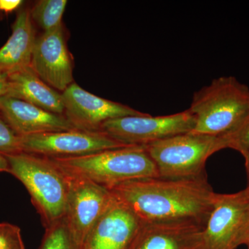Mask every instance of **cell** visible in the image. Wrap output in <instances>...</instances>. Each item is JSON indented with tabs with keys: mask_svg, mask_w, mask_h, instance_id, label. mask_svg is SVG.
I'll return each instance as SVG.
<instances>
[{
	"mask_svg": "<svg viewBox=\"0 0 249 249\" xmlns=\"http://www.w3.org/2000/svg\"><path fill=\"white\" fill-rule=\"evenodd\" d=\"M249 214L247 188L232 194H218L204 230L203 249H237Z\"/></svg>",
	"mask_w": 249,
	"mask_h": 249,
	"instance_id": "obj_9",
	"label": "cell"
},
{
	"mask_svg": "<svg viewBox=\"0 0 249 249\" xmlns=\"http://www.w3.org/2000/svg\"><path fill=\"white\" fill-rule=\"evenodd\" d=\"M38 249H80L72 239L65 219L45 229Z\"/></svg>",
	"mask_w": 249,
	"mask_h": 249,
	"instance_id": "obj_18",
	"label": "cell"
},
{
	"mask_svg": "<svg viewBox=\"0 0 249 249\" xmlns=\"http://www.w3.org/2000/svg\"><path fill=\"white\" fill-rule=\"evenodd\" d=\"M22 2L21 0H0V11L6 14L13 12L20 7Z\"/></svg>",
	"mask_w": 249,
	"mask_h": 249,
	"instance_id": "obj_22",
	"label": "cell"
},
{
	"mask_svg": "<svg viewBox=\"0 0 249 249\" xmlns=\"http://www.w3.org/2000/svg\"><path fill=\"white\" fill-rule=\"evenodd\" d=\"M0 249H26L19 227L10 223H0Z\"/></svg>",
	"mask_w": 249,
	"mask_h": 249,
	"instance_id": "obj_19",
	"label": "cell"
},
{
	"mask_svg": "<svg viewBox=\"0 0 249 249\" xmlns=\"http://www.w3.org/2000/svg\"><path fill=\"white\" fill-rule=\"evenodd\" d=\"M65 114L76 129L100 131L104 123L128 116H144L147 113L126 105L93 94L72 83L62 93Z\"/></svg>",
	"mask_w": 249,
	"mask_h": 249,
	"instance_id": "obj_10",
	"label": "cell"
},
{
	"mask_svg": "<svg viewBox=\"0 0 249 249\" xmlns=\"http://www.w3.org/2000/svg\"><path fill=\"white\" fill-rule=\"evenodd\" d=\"M9 76L0 72V97L6 96L9 93Z\"/></svg>",
	"mask_w": 249,
	"mask_h": 249,
	"instance_id": "obj_23",
	"label": "cell"
},
{
	"mask_svg": "<svg viewBox=\"0 0 249 249\" xmlns=\"http://www.w3.org/2000/svg\"><path fill=\"white\" fill-rule=\"evenodd\" d=\"M158 169L167 178H193L206 174L211 156L229 148L225 137L193 132L178 134L145 146Z\"/></svg>",
	"mask_w": 249,
	"mask_h": 249,
	"instance_id": "obj_5",
	"label": "cell"
},
{
	"mask_svg": "<svg viewBox=\"0 0 249 249\" xmlns=\"http://www.w3.org/2000/svg\"><path fill=\"white\" fill-rule=\"evenodd\" d=\"M9 173L24 185L45 229L62 220L70 191L69 174L52 159L27 152L4 155Z\"/></svg>",
	"mask_w": 249,
	"mask_h": 249,
	"instance_id": "obj_3",
	"label": "cell"
},
{
	"mask_svg": "<svg viewBox=\"0 0 249 249\" xmlns=\"http://www.w3.org/2000/svg\"><path fill=\"white\" fill-rule=\"evenodd\" d=\"M247 246H248V249H249V243L248 244V245H247Z\"/></svg>",
	"mask_w": 249,
	"mask_h": 249,
	"instance_id": "obj_27",
	"label": "cell"
},
{
	"mask_svg": "<svg viewBox=\"0 0 249 249\" xmlns=\"http://www.w3.org/2000/svg\"><path fill=\"white\" fill-rule=\"evenodd\" d=\"M68 1L67 0H40L30 9L33 22L43 32L53 30L62 24V19Z\"/></svg>",
	"mask_w": 249,
	"mask_h": 249,
	"instance_id": "obj_17",
	"label": "cell"
},
{
	"mask_svg": "<svg viewBox=\"0 0 249 249\" xmlns=\"http://www.w3.org/2000/svg\"><path fill=\"white\" fill-rule=\"evenodd\" d=\"M188 109L196 121L191 132L227 139L249 118V88L235 77H219L193 93Z\"/></svg>",
	"mask_w": 249,
	"mask_h": 249,
	"instance_id": "obj_2",
	"label": "cell"
},
{
	"mask_svg": "<svg viewBox=\"0 0 249 249\" xmlns=\"http://www.w3.org/2000/svg\"><path fill=\"white\" fill-rule=\"evenodd\" d=\"M36 37L30 9L19 10L12 34L0 48V72L9 76L30 67Z\"/></svg>",
	"mask_w": 249,
	"mask_h": 249,
	"instance_id": "obj_15",
	"label": "cell"
},
{
	"mask_svg": "<svg viewBox=\"0 0 249 249\" xmlns=\"http://www.w3.org/2000/svg\"><path fill=\"white\" fill-rule=\"evenodd\" d=\"M9 93L6 96L22 100L53 114H65L62 93L45 83L31 66L9 75Z\"/></svg>",
	"mask_w": 249,
	"mask_h": 249,
	"instance_id": "obj_16",
	"label": "cell"
},
{
	"mask_svg": "<svg viewBox=\"0 0 249 249\" xmlns=\"http://www.w3.org/2000/svg\"><path fill=\"white\" fill-rule=\"evenodd\" d=\"M67 173L70 191L64 219L72 239L80 249H83L89 232L115 198L105 187L83 177Z\"/></svg>",
	"mask_w": 249,
	"mask_h": 249,
	"instance_id": "obj_8",
	"label": "cell"
},
{
	"mask_svg": "<svg viewBox=\"0 0 249 249\" xmlns=\"http://www.w3.org/2000/svg\"><path fill=\"white\" fill-rule=\"evenodd\" d=\"M73 67L63 24L36 37L31 67L51 88L65 91L73 83Z\"/></svg>",
	"mask_w": 249,
	"mask_h": 249,
	"instance_id": "obj_11",
	"label": "cell"
},
{
	"mask_svg": "<svg viewBox=\"0 0 249 249\" xmlns=\"http://www.w3.org/2000/svg\"><path fill=\"white\" fill-rule=\"evenodd\" d=\"M0 115L18 137L76 129L65 115L9 96L0 97Z\"/></svg>",
	"mask_w": 249,
	"mask_h": 249,
	"instance_id": "obj_13",
	"label": "cell"
},
{
	"mask_svg": "<svg viewBox=\"0 0 249 249\" xmlns=\"http://www.w3.org/2000/svg\"><path fill=\"white\" fill-rule=\"evenodd\" d=\"M142 223L115 199L89 232L83 249H132Z\"/></svg>",
	"mask_w": 249,
	"mask_h": 249,
	"instance_id": "obj_12",
	"label": "cell"
},
{
	"mask_svg": "<svg viewBox=\"0 0 249 249\" xmlns=\"http://www.w3.org/2000/svg\"><path fill=\"white\" fill-rule=\"evenodd\" d=\"M52 160L68 173L88 178L107 189L132 180L160 178L146 147L141 145Z\"/></svg>",
	"mask_w": 249,
	"mask_h": 249,
	"instance_id": "obj_4",
	"label": "cell"
},
{
	"mask_svg": "<svg viewBox=\"0 0 249 249\" xmlns=\"http://www.w3.org/2000/svg\"><path fill=\"white\" fill-rule=\"evenodd\" d=\"M242 155L243 156L245 160V167L246 169H247V175H248L249 178V185L247 188L249 191V152H245V153H242Z\"/></svg>",
	"mask_w": 249,
	"mask_h": 249,
	"instance_id": "obj_26",
	"label": "cell"
},
{
	"mask_svg": "<svg viewBox=\"0 0 249 249\" xmlns=\"http://www.w3.org/2000/svg\"><path fill=\"white\" fill-rule=\"evenodd\" d=\"M20 152L19 137L0 115V153L10 155Z\"/></svg>",
	"mask_w": 249,
	"mask_h": 249,
	"instance_id": "obj_20",
	"label": "cell"
},
{
	"mask_svg": "<svg viewBox=\"0 0 249 249\" xmlns=\"http://www.w3.org/2000/svg\"><path fill=\"white\" fill-rule=\"evenodd\" d=\"M21 152L50 159L81 157L128 146L103 131L73 129L19 137Z\"/></svg>",
	"mask_w": 249,
	"mask_h": 249,
	"instance_id": "obj_7",
	"label": "cell"
},
{
	"mask_svg": "<svg viewBox=\"0 0 249 249\" xmlns=\"http://www.w3.org/2000/svg\"><path fill=\"white\" fill-rule=\"evenodd\" d=\"M204 227L193 221L143 222L132 249H203Z\"/></svg>",
	"mask_w": 249,
	"mask_h": 249,
	"instance_id": "obj_14",
	"label": "cell"
},
{
	"mask_svg": "<svg viewBox=\"0 0 249 249\" xmlns=\"http://www.w3.org/2000/svg\"><path fill=\"white\" fill-rule=\"evenodd\" d=\"M194 116L186 110L166 116H128L104 123L100 131L127 145L147 146L178 134L191 132Z\"/></svg>",
	"mask_w": 249,
	"mask_h": 249,
	"instance_id": "obj_6",
	"label": "cell"
},
{
	"mask_svg": "<svg viewBox=\"0 0 249 249\" xmlns=\"http://www.w3.org/2000/svg\"><path fill=\"white\" fill-rule=\"evenodd\" d=\"M142 222L193 221L206 225L217 193L206 174L193 178H147L109 188Z\"/></svg>",
	"mask_w": 249,
	"mask_h": 249,
	"instance_id": "obj_1",
	"label": "cell"
},
{
	"mask_svg": "<svg viewBox=\"0 0 249 249\" xmlns=\"http://www.w3.org/2000/svg\"><path fill=\"white\" fill-rule=\"evenodd\" d=\"M227 139L229 148L237 150L241 154L249 152V118L238 130Z\"/></svg>",
	"mask_w": 249,
	"mask_h": 249,
	"instance_id": "obj_21",
	"label": "cell"
},
{
	"mask_svg": "<svg viewBox=\"0 0 249 249\" xmlns=\"http://www.w3.org/2000/svg\"><path fill=\"white\" fill-rule=\"evenodd\" d=\"M9 166L8 160L3 154L0 153V173L7 172L9 173Z\"/></svg>",
	"mask_w": 249,
	"mask_h": 249,
	"instance_id": "obj_25",
	"label": "cell"
},
{
	"mask_svg": "<svg viewBox=\"0 0 249 249\" xmlns=\"http://www.w3.org/2000/svg\"><path fill=\"white\" fill-rule=\"evenodd\" d=\"M249 243V214L246 221L242 233H241L240 244L242 245H248Z\"/></svg>",
	"mask_w": 249,
	"mask_h": 249,
	"instance_id": "obj_24",
	"label": "cell"
}]
</instances>
